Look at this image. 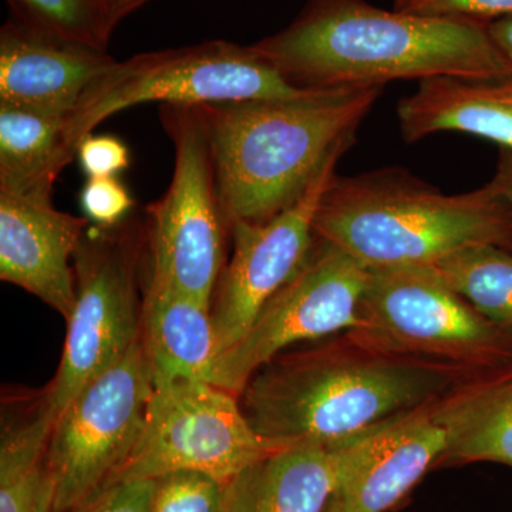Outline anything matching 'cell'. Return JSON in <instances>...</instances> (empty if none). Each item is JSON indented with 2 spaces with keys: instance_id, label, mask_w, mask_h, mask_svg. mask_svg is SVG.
I'll list each match as a JSON object with an SVG mask.
<instances>
[{
  "instance_id": "cell-1",
  "label": "cell",
  "mask_w": 512,
  "mask_h": 512,
  "mask_svg": "<svg viewBox=\"0 0 512 512\" xmlns=\"http://www.w3.org/2000/svg\"><path fill=\"white\" fill-rule=\"evenodd\" d=\"M254 47L302 90L512 77L487 22L384 10L366 0H308L288 28Z\"/></svg>"
},
{
  "instance_id": "cell-2",
  "label": "cell",
  "mask_w": 512,
  "mask_h": 512,
  "mask_svg": "<svg viewBox=\"0 0 512 512\" xmlns=\"http://www.w3.org/2000/svg\"><path fill=\"white\" fill-rule=\"evenodd\" d=\"M471 367L377 348L346 330L282 352L239 394L256 433L276 443H335L440 400L481 375Z\"/></svg>"
},
{
  "instance_id": "cell-3",
  "label": "cell",
  "mask_w": 512,
  "mask_h": 512,
  "mask_svg": "<svg viewBox=\"0 0 512 512\" xmlns=\"http://www.w3.org/2000/svg\"><path fill=\"white\" fill-rule=\"evenodd\" d=\"M383 87L305 90L282 99L202 104L228 229L261 224L305 194L352 147Z\"/></svg>"
},
{
  "instance_id": "cell-4",
  "label": "cell",
  "mask_w": 512,
  "mask_h": 512,
  "mask_svg": "<svg viewBox=\"0 0 512 512\" xmlns=\"http://www.w3.org/2000/svg\"><path fill=\"white\" fill-rule=\"evenodd\" d=\"M313 229L366 269L433 266L478 245L512 252V208L493 184L448 195L396 167L335 175Z\"/></svg>"
},
{
  "instance_id": "cell-5",
  "label": "cell",
  "mask_w": 512,
  "mask_h": 512,
  "mask_svg": "<svg viewBox=\"0 0 512 512\" xmlns=\"http://www.w3.org/2000/svg\"><path fill=\"white\" fill-rule=\"evenodd\" d=\"M303 92L286 82L254 45L212 40L116 60L67 117L66 133L77 150L104 120L138 104L202 106L282 99Z\"/></svg>"
},
{
  "instance_id": "cell-6",
  "label": "cell",
  "mask_w": 512,
  "mask_h": 512,
  "mask_svg": "<svg viewBox=\"0 0 512 512\" xmlns=\"http://www.w3.org/2000/svg\"><path fill=\"white\" fill-rule=\"evenodd\" d=\"M161 121L173 141V180L147 207L150 285L212 305L225 268L229 234L221 210L210 130L202 106L163 104Z\"/></svg>"
},
{
  "instance_id": "cell-7",
  "label": "cell",
  "mask_w": 512,
  "mask_h": 512,
  "mask_svg": "<svg viewBox=\"0 0 512 512\" xmlns=\"http://www.w3.org/2000/svg\"><path fill=\"white\" fill-rule=\"evenodd\" d=\"M349 332L377 348L481 372L512 365V333L485 318L433 266L369 269Z\"/></svg>"
},
{
  "instance_id": "cell-8",
  "label": "cell",
  "mask_w": 512,
  "mask_h": 512,
  "mask_svg": "<svg viewBox=\"0 0 512 512\" xmlns=\"http://www.w3.org/2000/svg\"><path fill=\"white\" fill-rule=\"evenodd\" d=\"M140 238L133 225L87 228L73 256L76 303L55 379L43 392L56 419L101 373L141 339L138 305Z\"/></svg>"
},
{
  "instance_id": "cell-9",
  "label": "cell",
  "mask_w": 512,
  "mask_h": 512,
  "mask_svg": "<svg viewBox=\"0 0 512 512\" xmlns=\"http://www.w3.org/2000/svg\"><path fill=\"white\" fill-rule=\"evenodd\" d=\"M288 446L256 433L237 394L200 380H177L154 387L140 440L113 484L181 470L227 484Z\"/></svg>"
},
{
  "instance_id": "cell-10",
  "label": "cell",
  "mask_w": 512,
  "mask_h": 512,
  "mask_svg": "<svg viewBox=\"0 0 512 512\" xmlns=\"http://www.w3.org/2000/svg\"><path fill=\"white\" fill-rule=\"evenodd\" d=\"M153 392L140 339L64 407L47 450L55 512L79 511L113 485L140 440Z\"/></svg>"
},
{
  "instance_id": "cell-11",
  "label": "cell",
  "mask_w": 512,
  "mask_h": 512,
  "mask_svg": "<svg viewBox=\"0 0 512 512\" xmlns=\"http://www.w3.org/2000/svg\"><path fill=\"white\" fill-rule=\"evenodd\" d=\"M369 269L316 237L301 268L266 303L247 335L218 357L212 384L237 394L279 353L356 325Z\"/></svg>"
},
{
  "instance_id": "cell-12",
  "label": "cell",
  "mask_w": 512,
  "mask_h": 512,
  "mask_svg": "<svg viewBox=\"0 0 512 512\" xmlns=\"http://www.w3.org/2000/svg\"><path fill=\"white\" fill-rule=\"evenodd\" d=\"M340 157H333L305 194L281 214L261 224L237 222L229 228L234 252L211 305L220 356L247 335L266 303L301 268L315 242L316 212Z\"/></svg>"
},
{
  "instance_id": "cell-13",
  "label": "cell",
  "mask_w": 512,
  "mask_h": 512,
  "mask_svg": "<svg viewBox=\"0 0 512 512\" xmlns=\"http://www.w3.org/2000/svg\"><path fill=\"white\" fill-rule=\"evenodd\" d=\"M447 444L433 403L339 441L336 500L343 512L389 511L436 467Z\"/></svg>"
},
{
  "instance_id": "cell-14",
  "label": "cell",
  "mask_w": 512,
  "mask_h": 512,
  "mask_svg": "<svg viewBox=\"0 0 512 512\" xmlns=\"http://www.w3.org/2000/svg\"><path fill=\"white\" fill-rule=\"evenodd\" d=\"M89 220L0 194V279L69 319L76 303L74 252Z\"/></svg>"
},
{
  "instance_id": "cell-15",
  "label": "cell",
  "mask_w": 512,
  "mask_h": 512,
  "mask_svg": "<svg viewBox=\"0 0 512 512\" xmlns=\"http://www.w3.org/2000/svg\"><path fill=\"white\" fill-rule=\"evenodd\" d=\"M114 63L107 50L8 22L0 30V104L69 117Z\"/></svg>"
},
{
  "instance_id": "cell-16",
  "label": "cell",
  "mask_w": 512,
  "mask_h": 512,
  "mask_svg": "<svg viewBox=\"0 0 512 512\" xmlns=\"http://www.w3.org/2000/svg\"><path fill=\"white\" fill-rule=\"evenodd\" d=\"M338 443L301 441L248 467L225 484L224 512H325L338 484Z\"/></svg>"
},
{
  "instance_id": "cell-17",
  "label": "cell",
  "mask_w": 512,
  "mask_h": 512,
  "mask_svg": "<svg viewBox=\"0 0 512 512\" xmlns=\"http://www.w3.org/2000/svg\"><path fill=\"white\" fill-rule=\"evenodd\" d=\"M407 143L460 131L512 148V77L497 82L431 77L397 106Z\"/></svg>"
},
{
  "instance_id": "cell-18",
  "label": "cell",
  "mask_w": 512,
  "mask_h": 512,
  "mask_svg": "<svg viewBox=\"0 0 512 512\" xmlns=\"http://www.w3.org/2000/svg\"><path fill=\"white\" fill-rule=\"evenodd\" d=\"M141 342L154 387L177 380L212 382L220 348L211 308L184 293L150 285Z\"/></svg>"
},
{
  "instance_id": "cell-19",
  "label": "cell",
  "mask_w": 512,
  "mask_h": 512,
  "mask_svg": "<svg viewBox=\"0 0 512 512\" xmlns=\"http://www.w3.org/2000/svg\"><path fill=\"white\" fill-rule=\"evenodd\" d=\"M448 444L436 467L500 463L512 467V365L488 370L433 403Z\"/></svg>"
},
{
  "instance_id": "cell-20",
  "label": "cell",
  "mask_w": 512,
  "mask_h": 512,
  "mask_svg": "<svg viewBox=\"0 0 512 512\" xmlns=\"http://www.w3.org/2000/svg\"><path fill=\"white\" fill-rule=\"evenodd\" d=\"M66 119L0 104V194L53 204L57 177L77 158Z\"/></svg>"
},
{
  "instance_id": "cell-21",
  "label": "cell",
  "mask_w": 512,
  "mask_h": 512,
  "mask_svg": "<svg viewBox=\"0 0 512 512\" xmlns=\"http://www.w3.org/2000/svg\"><path fill=\"white\" fill-rule=\"evenodd\" d=\"M56 416L42 392L29 412H3L0 512H55L56 484L47 461Z\"/></svg>"
},
{
  "instance_id": "cell-22",
  "label": "cell",
  "mask_w": 512,
  "mask_h": 512,
  "mask_svg": "<svg viewBox=\"0 0 512 512\" xmlns=\"http://www.w3.org/2000/svg\"><path fill=\"white\" fill-rule=\"evenodd\" d=\"M433 268L485 318L512 333V252L478 245L441 259Z\"/></svg>"
},
{
  "instance_id": "cell-23",
  "label": "cell",
  "mask_w": 512,
  "mask_h": 512,
  "mask_svg": "<svg viewBox=\"0 0 512 512\" xmlns=\"http://www.w3.org/2000/svg\"><path fill=\"white\" fill-rule=\"evenodd\" d=\"M18 22L46 35L107 50L113 35L104 0H8Z\"/></svg>"
},
{
  "instance_id": "cell-24",
  "label": "cell",
  "mask_w": 512,
  "mask_h": 512,
  "mask_svg": "<svg viewBox=\"0 0 512 512\" xmlns=\"http://www.w3.org/2000/svg\"><path fill=\"white\" fill-rule=\"evenodd\" d=\"M225 484L198 471H173L154 480L151 512H224Z\"/></svg>"
},
{
  "instance_id": "cell-25",
  "label": "cell",
  "mask_w": 512,
  "mask_h": 512,
  "mask_svg": "<svg viewBox=\"0 0 512 512\" xmlns=\"http://www.w3.org/2000/svg\"><path fill=\"white\" fill-rule=\"evenodd\" d=\"M80 201L87 220L103 228L120 225L134 205L130 191L117 177L87 178Z\"/></svg>"
},
{
  "instance_id": "cell-26",
  "label": "cell",
  "mask_w": 512,
  "mask_h": 512,
  "mask_svg": "<svg viewBox=\"0 0 512 512\" xmlns=\"http://www.w3.org/2000/svg\"><path fill=\"white\" fill-rule=\"evenodd\" d=\"M77 158L87 178L116 177L130 167V151L120 138L90 134L80 141Z\"/></svg>"
},
{
  "instance_id": "cell-27",
  "label": "cell",
  "mask_w": 512,
  "mask_h": 512,
  "mask_svg": "<svg viewBox=\"0 0 512 512\" xmlns=\"http://www.w3.org/2000/svg\"><path fill=\"white\" fill-rule=\"evenodd\" d=\"M404 12L487 22L512 16V0H414Z\"/></svg>"
},
{
  "instance_id": "cell-28",
  "label": "cell",
  "mask_w": 512,
  "mask_h": 512,
  "mask_svg": "<svg viewBox=\"0 0 512 512\" xmlns=\"http://www.w3.org/2000/svg\"><path fill=\"white\" fill-rule=\"evenodd\" d=\"M154 480L120 481L76 512H151Z\"/></svg>"
},
{
  "instance_id": "cell-29",
  "label": "cell",
  "mask_w": 512,
  "mask_h": 512,
  "mask_svg": "<svg viewBox=\"0 0 512 512\" xmlns=\"http://www.w3.org/2000/svg\"><path fill=\"white\" fill-rule=\"evenodd\" d=\"M495 190L507 200L512 208V148H498L497 167L493 180L490 181Z\"/></svg>"
},
{
  "instance_id": "cell-30",
  "label": "cell",
  "mask_w": 512,
  "mask_h": 512,
  "mask_svg": "<svg viewBox=\"0 0 512 512\" xmlns=\"http://www.w3.org/2000/svg\"><path fill=\"white\" fill-rule=\"evenodd\" d=\"M488 33L498 49L512 62V16L488 22Z\"/></svg>"
},
{
  "instance_id": "cell-31",
  "label": "cell",
  "mask_w": 512,
  "mask_h": 512,
  "mask_svg": "<svg viewBox=\"0 0 512 512\" xmlns=\"http://www.w3.org/2000/svg\"><path fill=\"white\" fill-rule=\"evenodd\" d=\"M147 2H150V0H104L111 29H116L121 20L126 19L128 15L136 12Z\"/></svg>"
},
{
  "instance_id": "cell-32",
  "label": "cell",
  "mask_w": 512,
  "mask_h": 512,
  "mask_svg": "<svg viewBox=\"0 0 512 512\" xmlns=\"http://www.w3.org/2000/svg\"><path fill=\"white\" fill-rule=\"evenodd\" d=\"M325 512H343L342 507H340L339 501L336 500L335 495H333L332 500H330L328 508H326Z\"/></svg>"
},
{
  "instance_id": "cell-33",
  "label": "cell",
  "mask_w": 512,
  "mask_h": 512,
  "mask_svg": "<svg viewBox=\"0 0 512 512\" xmlns=\"http://www.w3.org/2000/svg\"><path fill=\"white\" fill-rule=\"evenodd\" d=\"M413 2L414 0H394V9L406 10Z\"/></svg>"
}]
</instances>
